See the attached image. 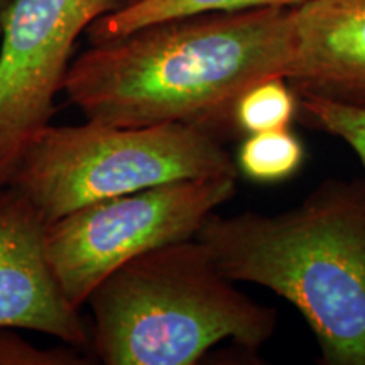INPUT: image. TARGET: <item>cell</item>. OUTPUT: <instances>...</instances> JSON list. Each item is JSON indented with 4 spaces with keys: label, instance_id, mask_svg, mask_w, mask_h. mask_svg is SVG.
Masks as SVG:
<instances>
[{
    "label": "cell",
    "instance_id": "1",
    "mask_svg": "<svg viewBox=\"0 0 365 365\" xmlns=\"http://www.w3.org/2000/svg\"><path fill=\"white\" fill-rule=\"evenodd\" d=\"M294 56V7L218 12L145 26L91 44L63 90L86 120L115 127L182 124L234 132L245 90L284 76Z\"/></svg>",
    "mask_w": 365,
    "mask_h": 365
},
{
    "label": "cell",
    "instance_id": "2",
    "mask_svg": "<svg viewBox=\"0 0 365 365\" xmlns=\"http://www.w3.org/2000/svg\"><path fill=\"white\" fill-rule=\"evenodd\" d=\"M223 276L289 301L325 365H365V181L327 180L276 215L210 213L196 234Z\"/></svg>",
    "mask_w": 365,
    "mask_h": 365
},
{
    "label": "cell",
    "instance_id": "3",
    "mask_svg": "<svg viewBox=\"0 0 365 365\" xmlns=\"http://www.w3.org/2000/svg\"><path fill=\"white\" fill-rule=\"evenodd\" d=\"M85 304L105 365H195L223 340L261 349L277 327L276 309L240 293L196 237L135 255Z\"/></svg>",
    "mask_w": 365,
    "mask_h": 365
},
{
    "label": "cell",
    "instance_id": "4",
    "mask_svg": "<svg viewBox=\"0 0 365 365\" xmlns=\"http://www.w3.org/2000/svg\"><path fill=\"white\" fill-rule=\"evenodd\" d=\"M212 176H239V170L210 132L182 124L115 127L86 120L36 132L9 185L51 223L100 200Z\"/></svg>",
    "mask_w": 365,
    "mask_h": 365
},
{
    "label": "cell",
    "instance_id": "5",
    "mask_svg": "<svg viewBox=\"0 0 365 365\" xmlns=\"http://www.w3.org/2000/svg\"><path fill=\"white\" fill-rule=\"evenodd\" d=\"M237 176L193 178L85 205L46 223V254L63 294L80 309L122 264L161 245L195 239L234 198Z\"/></svg>",
    "mask_w": 365,
    "mask_h": 365
},
{
    "label": "cell",
    "instance_id": "6",
    "mask_svg": "<svg viewBox=\"0 0 365 365\" xmlns=\"http://www.w3.org/2000/svg\"><path fill=\"white\" fill-rule=\"evenodd\" d=\"M125 2H14L0 33V186L11 182L24 145L51 120L78 36Z\"/></svg>",
    "mask_w": 365,
    "mask_h": 365
},
{
    "label": "cell",
    "instance_id": "7",
    "mask_svg": "<svg viewBox=\"0 0 365 365\" xmlns=\"http://www.w3.org/2000/svg\"><path fill=\"white\" fill-rule=\"evenodd\" d=\"M44 235L36 205L16 186H0V327L86 346L90 331L54 277Z\"/></svg>",
    "mask_w": 365,
    "mask_h": 365
},
{
    "label": "cell",
    "instance_id": "8",
    "mask_svg": "<svg viewBox=\"0 0 365 365\" xmlns=\"http://www.w3.org/2000/svg\"><path fill=\"white\" fill-rule=\"evenodd\" d=\"M286 80L298 97L365 108V0H307L294 7Z\"/></svg>",
    "mask_w": 365,
    "mask_h": 365
},
{
    "label": "cell",
    "instance_id": "9",
    "mask_svg": "<svg viewBox=\"0 0 365 365\" xmlns=\"http://www.w3.org/2000/svg\"><path fill=\"white\" fill-rule=\"evenodd\" d=\"M307 0H134L103 14L86 27L90 44L105 43L159 22L259 7H296Z\"/></svg>",
    "mask_w": 365,
    "mask_h": 365
},
{
    "label": "cell",
    "instance_id": "10",
    "mask_svg": "<svg viewBox=\"0 0 365 365\" xmlns=\"http://www.w3.org/2000/svg\"><path fill=\"white\" fill-rule=\"evenodd\" d=\"M304 161V148L289 129L245 135L235 164L247 180L261 185L282 182L294 176Z\"/></svg>",
    "mask_w": 365,
    "mask_h": 365
},
{
    "label": "cell",
    "instance_id": "11",
    "mask_svg": "<svg viewBox=\"0 0 365 365\" xmlns=\"http://www.w3.org/2000/svg\"><path fill=\"white\" fill-rule=\"evenodd\" d=\"M298 95L284 76H271L244 91L234 108V130L240 134L289 129Z\"/></svg>",
    "mask_w": 365,
    "mask_h": 365
},
{
    "label": "cell",
    "instance_id": "12",
    "mask_svg": "<svg viewBox=\"0 0 365 365\" xmlns=\"http://www.w3.org/2000/svg\"><path fill=\"white\" fill-rule=\"evenodd\" d=\"M298 108L313 129L339 137L349 144L365 168V108L317 97H298Z\"/></svg>",
    "mask_w": 365,
    "mask_h": 365
},
{
    "label": "cell",
    "instance_id": "13",
    "mask_svg": "<svg viewBox=\"0 0 365 365\" xmlns=\"http://www.w3.org/2000/svg\"><path fill=\"white\" fill-rule=\"evenodd\" d=\"M85 360L70 346L38 349L22 339L16 328L0 327V365H85Z\"/></svg>",
    "mask_w": 365,
    "mask_h": 365
},
{
    "label": "cell",
    "instance_id": "14",
    "mask_svg": "<svg viewBox=\"0 0 365 365\" xmlns=\"http://www.w3.org/2000/svg\"><path fill=\"white\" fill-rule=\"evenodd\" d=\"M14 2L16 0H0V33H2L4 22H6V17L9 11H11V7L14 6Z\"/></svg>",
    "mask_w": 365,
    "mask_h": 365
},
{
    "label": "cell",
    "instance_id": "15",
    "mask_svg": "<svg viewBox=\"0 0 365 365\" xmlns=\"http://www.w3.org/2000/svg\"><path fill=\"white\" fill-rule=\"evenodd\" d=\"M130 2H134V0H127V2H125V4H130Z\"/></svg>",
    "mask_w": 365,
    "mask_h": 365
}]
</instances>
